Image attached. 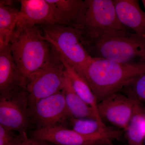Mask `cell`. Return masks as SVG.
<instances>
[{
  "label": "cell",
  "instance_id": "ffe728a7",
  "mask_svg": "<svg viewBox=\"0 0 145 145\" xmlns=\"http://www.w3.org/2000/svg\"><path fill=\"white\" fill-rule=\"evenodd\" d=\"M121 91L124 94L140 103L145 109V72L130 81Z\"/></svg>",
  "mask_w": 145,
  "mask_h": 145
},
{
  "label": "cell",
  "instance_id": "ac0fdd59",
  "mask_svg": "<svg viewBox=\"0 0 145 145\" xmlns=\"http://www.w3.org/2000/svg\"><path fill=\"white\" fill-rule=\"evenodd\" d=\"M59 57L63 63L66 74L69 78L74 90L83 101L93 109L97 116L101 119L97 110L98 101L88 83L74 68L69 64L62 57Z\"/></svg>",
  "mask_w": 145,
  "mask_h": 145
},
{
  "label": "cell",
  "instance_id": "30bf717a",
  "mask_svg": "<svg viewBox=\"0 0 145 145\" xmlns=\"http://www.w3.org/2000/svg\"><path fill=\"white\" fill-rule=\"evenodd\" d=\"M32 137L56 145H113L108 138L85 136L63 125L37 128Z\"/></svg>",
  "mask_w": 145,
  "mask_h": 145
},
{
  "label": "cell",
  "instance_id": "2e32d148",
  "mask_svg": "<svg viewBox=\"0 0 145 145\" xmlns=\"http://www.w3.org/2000/svg\"><path fill=\"white\" fill-rule=\"evenodd\" d=\"M12 1H0V50L10 44L16 29L20 9Z\"/></svg>",
  "mask_w": 145,
  "mask_h": 145
},
{
  "label": "cell",
  "instance_id": "8992f818",
  "mask_svg": "<svg viewBox=\"0 0 145 145\" xmlns=\"http://www.w3.org/2000/svg\"><path fill=\"white\" fill-rule=\"evenodd\" d=\"M65 76L64 65L54 49L48 62L27 79L25 90L29 106L41 99L61 91Z\"/></svg>",
  "mask_w": 145,
  "mask_h": 145
},
{
  "label": "cell",
  "instance_id": "44dd1931",
  "mask_svg": "<svg viewBox=\"0 0 145 145\" xmlns=\"http://www.w3.org/2000/svg\"><path fill=\"white\" fill-rule=\"evenodd\" d=\"M17 137L12 131L0 125V145H15Z\"/></svg>",
  "mask_w": 145,
  "mask_h": 145
},
{
  "label": "cell",
  "instance_id": "9c48e42d",
  "mask_svg": "<svg viewBox=\"0 0 145 145\" xmlns=\"http://www.w3.org/2000/svg\"><path fill=\"white\" fill-rule=\"evenodd\" d=\"M29 106L30 118L39 125L38 128L62 125L63 122L71 118L62 91Z\"/></svg>",
  "mask_w": 145,
  "mask_h": 145
},
{
  "label": "cell",
  "instance_id": "cb8c5ba5",
  "mask_svg": "<svg viewBox=\"0 0 145 145\" xmlns=\"http://www.w3.org/2000/svg\"><path fill=\"white\" fill-rule=\"evenodd\" d=\"M144 127L145 130V118L144 119Z\"/></svg>",
  "mask_w": 145,
  "mask_h": 145
},
{
  "label": "cell",
  "instance_id": "ba28073f",
  "mask_svg": "<svg viewBox=\"0 0 145 145\" xmlns=\"http://www.w3.org/2000/svg\"><path fill=\"white\" fill-rule=\"evenodd\" d=\"M136 103L125 94L116 92L98 102L97 110L104 123L124 131L132 118Z\"/></svg>",
  "mask_w": 145,
  "mask_h": 145
},
{
  "label": "cell",
  "instance_id": "4fadbf2b",
  "mask_svg": "<svg viewBox=\"0 0 145 145\" xmlns=\"http://www.w3.org/2000/svg\"><path fill=\"white\" fill-rule=\"evenodd\" d=\"M117 17L127 28L145 38V12L137 0H113Z\"/></svg>",
  "mask_w": 145,
  "mask_h": 145
},
{
  "label": "cell",
  "instance_id": "d6986e66",
  "mask_svg": "<svg viewBox=\"0 0 145 145\" xmlns=\"http://www.w3.org/2000/svg\"><path fill=\"white\" fill-rule=\"evenodd\" d=\"M136 102L132 118L124 131L127 145H144L145 109L140 103Z\"/></svg>",
  "mask_w": 145,
  "mask_h": 145
},
{
  "label": "cell",
  "instance_id": "7a4b0ae2",
  "mask_svg": "<svg viewBox=\"0 0 145 145\" xmlns=\"http://www.w3.org/2000/svg\"><path fill=\"white\" fill-rule=\"evenodd\" d=\"M10 45L25 84L28 77L43 67L54 52L53 47L44 39L39 25L25 26L14 32Z\"/></svg>",
  "mask_w": 145,
  "mask_h": 145
},
{
  "label": "cell",
  "instance_id": "603a6c76",
  "mask_svg": "<svg viewBox=\"0 0 145 145\" xmlns=\"http://www.w3.org/2000/svg\"><path fill=\"white\" fill-rule=\"evenodd\" d=\"M142 2L143 3V5H144L145 9V0H142Z\"/></svg>",
  "mask_w": 145,
  "mask_h": 145
},
{
  "label": "cell",
  "instance_id": "3957f363",
  "mask_svg": "<svg viewBox=\"0 0 145 145\" xmlns=\"http://www.w3.org/2000/svg\"><path fill=\"white\" fill-rule=\"evenodd\" d=\"M84 2L82 14L74 28L86 50L108 31L130 29L119 21L113 0Z\"/></svg>",
  "mask_w": 145,
  "mask_h": 145
},
{
  "label": "cell",
  "instance_id": "7402d4cb",
  "mask_svg": "<svg viewBox=\"0 0 145 145\" xmlns=\"http://www.w3.org/2000/svg\"><path fill=\"white\" fill-rule=\"evenodd\" d=\"M15 145H48L45 143L44 141H41L35 139L29 138L27 136L25 131L20 133L18 135L17 141Z\"/></svg>",
  "mask_w": 145,
  "mask_h": 145
},
{
  "label": "cell",
  "instance_id": "d4e9b609",
  "mask_svg": "<svg viewBox=\"0 0 145 145\" xmlns=\"http://www.w3.org/2000/svg\"><path fill=\"white\" fill-rule=\"evenodd\" d=\"M144 145H145V141H144Z\"/></svg>",
  "mask_w": 145,
  "mask_h": 145
},
{
  "label": "cell",
  "instance_id": "e0dca14e",
  "mask_svg": "<svg viewBox=\"0 0 145 145\" xmlns=\"http://www.w3.org/2000/svg\"><path fill=\"white\" fill-rule=\"evenodd\" d=\"M54 13L63 25L75 27L80 17L84 1L82 0H47Z\"/></svg>",
  "mask_w": 145,
  "mask_h": 145
},
{
  "label": "cell",
  "instance_id": "5b68a950",
  "mask_svg": "<svg viewBox=\"0 0 145 145\" xmlns=\"http://www.w3.org/2000/svg\"><path fill=\"white\" fill-rule=\"evenodd\" d=\"M44 39L82 77L93 57L74 27L61 24L40 25Z\"/></svg>",
  "mask_w": 145,
  "mask_h": 145
},
{
  "label": "cell",
  "instance_id": "8fae6325",
  "mask_svg": "<svg viewBox=\"0 0 145 145\" xmlns=\"http://www.w3.org/2000/svg\"><path fill=\"white\" fill-rule=\"evenodd\" d=\"M19 18L15 31L27 26L61 24L47 0H21Z\"/></svg>",
  "mask_w": 145,
  "mask_h": 145
},
{
  "label": "cell",
  "instance_id": "7c38bea8",
  "mask_svg": "<svg viewBox=\"0 0 145 145\" xmlns=\"http://www.w3.org/2000/svg\"><path fill=\"white\" fill-rule=\"evenodd\" d=\"M25 89V82L15 63L10 44L0 50V92L8 94Z\"/></svg>",
  "mask_w": 145,
  "mask_h": 145
},
{
  "label": "cell",
  "instance_id": "5bb4252c",
  "mask_svg": "<svg viewBox=\"0 0 145 145\" xmlns=\"http://www.w3.org/2000/svg\"><path fill=\"white\" fill-rule=\"evenodd\" d=\"M69 119L71 129L85 136L108 138L114 141L120 140L124 134L121 130L107 126L96 119H76L72 117Z\"/></svg>",
  "mask_w": 145,
  "mask_h": 145
},
{
  "label": "cell",
  "instance_id": "6da1fadb",
  "mask_svg": "<svg viewBox=\"0 0 145 145\" xmlns=\"http://www.w3.org/2000/svg\"><path fill=\"white\" fill-rule=\"evenodd\" d=\"M145 72V63H119L93 57L82 77L98 102L121 91L130 81Z\"/></svg>",
  "mask_w": 145,
  "mask_h": 145
},
{
  "label": "cell",
  "instance_id": "52a82bcc",
  "mask_svg": "<svg viewBox=\"0 0 145 145\" xmlns=\"http://www.w3.org/2000/svg\"><path fill=\"white\" fill-rule=\"evenodd\" d=\"M30 118L25 89L1 95L0 125L10 130L24 132Z\"/></svg>",
  "mask_w": 145,
  "mask_h": 145
},
{
  "label": "cell",
  "instance_id": "277c9868",
  "mask_svg": "<svg viewBox=\"0 0 145 145\" xmlns=\"http://www.w3.org/2000/svg\"><path fill=\"white\" fill-rule=\"evenodd\" d=\"M92 57L119 63H145V38L129 29L108 31L87 49Z\"/></svg>",
  "mask_w": 145,
  "mask_h": 145
},
{
  "label": "cell",
  "instance_id": "9a60e30c",
  "mask_svg": "<svg viewBox=\"0 0 145 145\" xmlns=\"http://www.w3.org/2000/svg\"><path fill=\"white\" fill-rule=\"evenodd\" d=\"M62 91L71 117L76 119H95L100 123H105L97 116L93 109L76 93L66 73Z\"/></svg>",
  "mask_w": 145,
  "mask_h": 145
}]
</instances>
